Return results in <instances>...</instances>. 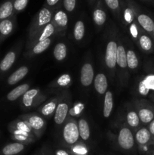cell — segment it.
Segmentation results:
<instances>
[{
	"mask_svg": "<svg viewBox=\"0 0 154 155\" xmlns=\"http://www.w3.org/2000/svg\"><path fill=\"white\" fill-rule=\"evenodd\" d=\"M52 9L43 6L33 18L29 27L27 42H30L36 34L40 33L52 21Z\"/></svg>",
	"mask_w": 154,
	"mask_h": 155,
	"instance_id": "obj_1",
	"label": "cell"
},
{
	"mask_svg": "<svg viewBox=\"0 0 154 155\" xmlns=\"http://www.w3.org/2000/svg\"><path fill=\"white\" fill-rule=\"evenodd\" d=\"M136 92L140 98H145L154 103V68L149 69L140 77L137 83Z\"/></svg>",
	"mask_w": 154,
	"mask_h": 155,
	"instance_id": "obj_2",
	"label": "cell"
},
{
	"mask_svg": "<svg viewBox=\"0 0 154 155\" xmlns=\"http://www.w3.org/2000/svg\"><path fill=\"white\" fill-rule=\"evenodd\" d=\"M140 123L148 125L154 119V103L145 98H138L134 102Z\"/></svg>",
	"mask_w": 154,
	"mask_h": 155,
	"instance_id": "obj_3",
	"label": "cell"
},
{
	"mask_svg": "<svg viewBox=\"0 0 154 155\" xmlns=\"http://www.w3.org/2000/svg\"><path fill=\"white\" fill-rule=\"evenodd\" d=\"M134 139L140 151L143 154H150L154 148V139L147 127H140L134 133Z\"/></svg>",
	"mask_w": 154,
	"mask_h": 155,
	"instance_id": "obj_4",
	"label": "cell"
},
{
	"mask_svg": "<svg viewBox=\"0 0 154 155\" xmlns=\"http://www.w3.org/2000/svg\"><path fill=\"white\" fill-rule=\"evenodd\" d=\"M62 138L68 146H73L79 140V133L78 124L73 118H69L65 122L62 130Z\"/></svg>",
	"mask_w": 154,
	"mask_h": 155,
	"instance_id": "obj_5",
	"label": "cell"
},
{
	"mask_svg": "<svg viewBox=\"0 0 154 155\" xmlns=\"http://www.w3.org/2000/svg\"><path fill=\"white\" fill-rule=\"evenodd\" d=\"M117 144L125 151H131L135 148L134 135L129 127H122L118 132Z\"/></svg>",
	"mask_w": 154,
	"mask_h": 155,
	"instance_id": "obj_6",
	"label": "cell"
},
{
	"mask_svg": "<svg viewBox=\"0 0 154 155\" xmlns=\"http://www.w3.org/2000/svg\"><path fill=\"white\" fill-rule=\"evenodd\" d=\"M21 118L27 123L36 138L40 137L43 134L46 127V122L41 115L34 113L28 114L23 115Z\"/></svg>",
	"mask_w": 154,
	"mask_h": 155,
	"instance_id": "obj_7",
	"label": "cell"
},
{
	"mask_svg": "<svg viewBox=\"0 0 154 155\" xmlns=\"http://www.w3.org/2000/svg\"><path fill=\"white\" fill-rule=\"evenodd\" d=\"M116 67L119 68L120 74L119 75L121 82L123 85H126L128 83V64L126 60V50L124 45L121 43H118L117 55H116Z\"/></svg>",
	"mask_w": 154,
	"mask_h": 155,
	"instance_id": "obj_8",
	"label": "cell"
},
{
	"mask_svg": "<svg viewBox=\"0 0 154 155\" xmlns=\"http://www.w3.org/2000/svg\"><path fill=\"white\" fill-rule=\"evenodd\" d=\"M45 98L46 97L42 93L40 89H30L23 95L21 104L25 108L31 109L42 103Z\"/></svg>",
	"mask_w": 154,
	"mask_h": 155,
	"instance_id": "obj_9",
	"label": "cell"
},
{
	"mask_svg": "<svg viewBox=\"0 0 154 155\" xmlns=\"http://www.w3.org/2000/svg\"><path fill=\"white\" fill-rule=\"evenodd\" d=\"M134 5V14H135V19L137 23L138 24L139 27L142 29L147 34H149L152 39L154 36V21L150 16L146 14L140 12L137 9V5L133 2Z\"/></svg>",
	"mask_w": 154,
	"mask_h": 155,
	"instance_id": "obj_10",
	"label": "cell"
},
{
	"mask_svg": "<svg viewBox=\"0 0 154 155\" xmlns=\"http://www.w3.org/2000/svg\"><path fill=\"white\" fill-rule=\"evenodd\" d=\"M118 42L115 39H112L107 42L105 50L106 67L111 73L114 74L116 68V55H117Z\"/></svg>",
	"mask_w": 154,
	"mask_h": 155,
	"instance_id": "obj_11",
	"label": "cell"
},
{
	"mask_svg": "<svg viewBox=\"0 0 154 155\" xmlns=\"http://www.w3.org/2000/svg\"><path fill=\"white\" fill-rule=\"evenodd\" d=\"M54 33H56L55 27H54L52 22L49 23L40 33L36 34L30 42H27V44H26V48H27V50H29L35 44H36L37 42H42V41L48 39V38L51 37Z\"/></svg>",
	"mask_w": 154,
	"mask_h": 155,
	"instance_id": "obj_12",
	"label": "cell"
},
{
	"mask_svg": "<svg viewBox=\"0 0 154 155\" xmlns=\"http://www.w3.org/2000/svg\"><path fill=\"white\" fill-rule=\"evenodd\" d=\"M51 22L55 27L56 33H63L68 25V16L64 11L59 9L54 13Z\"/></svg>",
	"mask_w": 154,
	"mask_h": 155,
	"instance_id": "obj_13",
	"label": "cell"
},
{
	"mask_svg": "<svg viewBox=\"0 0 154 155\" xmlns=\"http://www.w3.org/2000/svg\"><path fill=\"white\" fill-rule=\"evenodd\" d=\"M69 110V104L65 98L60 100L54 112V120L57 125H62L66 121Z\"/></svg>",
	"mask_w": 154,
	"mask_h": 155,
	"instance_id": "obj_14",
	"label": "cell"
},
{
	"mask_svg": "<svg viewBox=\"0 0 154 155\" xmlns=\"http://www.w3.org/2000/svg\"><path fill=\"white\" fill-rule=\"evenodd\" d=\"M8 130L11 135L12 139L15 140L17 142H20L26 145L32 143L36 140V137L33 133L14 128H8Z\"/></svg>",
	"mask_w": 154,
	"mask_h": 155,
	"instance_id": "obj_15",
	"label": "cell"
},
{
	"mask_svg": "<svg viewBox=\"0 0 154 155\" xmlns=\"http://www.w3.org/2000/svg\"><path fill=\"white\" fill-rule=\"evenodd\" d=\"M95 79L94 68L90 62H85L82 64L80 71V82L82 86L88 87L92 84Z\"/></svg>",
	"mask_w": 154,
	"mask_h": 155,
	"instance_id": "obj_16",
	"label": "cell"
},
{
	"mask_svg": "<svg viewBox=\"0 0 154 155\" xmlns=\"http://www.w3.org/2000/svg\"><path fill=\"white\" fill-rule=\"evenodd\" d=\"M16 24L15 15H12L7 19L0 21V42L10 36L14 31Z\"/></svg>",
	"mask_w": 154,
	"mask_h": 155,
	"instance_id": "obj_17",
	"label": "cell"
},
{
	"mask_svg": "<svg viewBox=\"0 0 154 155\" xmlns=\"http://www.w3.org/2000/svg\"><path fill=\"white\" fill-rule=\"evenodd\" d=\"M137 43L139 47L143 51L146 53H150L154 49V42L151 36L149 34L143 31V30H140L139 36L137 39Z\"/></svg>",
	"mask_w": 154,
	"mask_h": 155,
	"instance_id": "obj_18",
	"label": "cell"
},
{
	"mask_svg": "<svg viewBox=\"0 0 154 155\" xmlns=\"http://www.w3.org/2000/svg\"><path fill=\"white\" fill-rule=\"evenodd\" d=\"M92 17H93L94 23L98 27H102L107 21V13L101 0H99L97 3L96 7L93 11Z\"/></svg>",
	"mask_w": 154,
	"mask_h": 155,
	"instance_id": "obj_19",
	"label": "cell"
},
{
	"mask_svg": "<svg viewBox=\"0 0 154 155\" xmlns=\"http://www.w3.org/2000/svg\"><path fill=\"white\" fill-rule=\"evenodd\" d=\"M94 86L99 95H104L108 89V81L105 74L100 73L94 79Z\"/></svg>",
	"mask_w": 154,
	"mask_h": 155,
	"instance_id": "obj_20",
	"label": "cell"
},
{
	"mask_svg": "<svg viewBox=\"0 0 154 155\" xmlns=\"http://www.w3.org/2000/svg\"><path fill=\"white\" fill-rule=\"evenodd\" d=\"M29 73V68L27 66H21L14 73H12L8 78V84L10 86L17 84L19 81L24 78Z\"/></svg>",
	"mask_w": 154,
	"mask_h": 155,
	"instance_id": "obj_21",
	"label": "cell"
},
{
	"mask_svg": "<svg viewBox=\"0 0 154 155\" xmlns=\"http://www.w3.org/2000/svg\"><path fill=\"white\" fill-rule=\"evenodd\" d=\"M51 42H52V39H51V37H50L42 41V42H37L29 49V51L27 54L28 56H34L44 52L45 50L49 48Z\"/></svg>",
	"mask_w": 154,
	"mask_h": 155,
	"instance_id": "obj_22",
	"label": "cell"
},
{
	"mask_svg": "<svg viewBox=\"0 0 154 155\" xmlns=\"http://www.w3.org/2000/svg\"><path fill=\"white\" fill-rule=\"evenodd\" d=\"M30 86L28 83H24V84L20 85V86H17L14 89H12L11 91H10L8 93L6 98L9 101H16L20 97L23 96L30 89Z\"/></svg>",
	"mask_w": 154,
	"mask_h": 155,
	"instance_id": "obj_23",
	"label": "cell"
},
{
	"mask_svg": "<svg viewBox=\"0 0 154 155\" xmlns=\"http://www.w3.org/2000/svg\"><path fill=\"white\" fill-rule=\"evenodd\" d=\"M25 149V145L20 142H13L9 143L3 147L2 149V155H18Z\"/></svg>",
	"mask_w": 154,
	"mask_h": 155,
	"instance_id": "obj_24",
	"label": "cell"
},
{
	"mask_svg": "<svg viewBox=\"0 0 154 155\" xmlns=\"http://www.w3.org/2000/svg\"><path fill=\"white\" fill-rule=\"evenodd\" d=\"M17 52L14 50L9 51L5 54L2 61L0 62V71L1 72H6L8 71L16 61Z\"/></svg>",
	"mask_w": 154,
	"mask_h": 155,
	"instance_id": "obj_25",
	"label": "cell"
},
{
	"mask_svg": "<svg viewBox=\"0 0 154 155\" xmlns=\"http://www.w3.org/2000/svg\"><path fill=\"white\" fill-rule=\"evenodd\" d=\"M59 101H60L59 98H54L53 99L50 100L49 101H48L46 104H44L43 106H42L39 109V113L44 117H51L55 112Z\"/></svg>",
	"mask_w": 154,
	"mask_h": 155,
	"instance_id": "obj_26",
	"label": "cell"
},
{
	"mask_svg": "<svg viewBox=\"0 0 154 155\" xmlns=\"http://www.w3.org/2000/svg\"><path fill=\"white\" fill-rule=\"evenodd\" d=\"M126 122L128 127L133 130H137V129L140 128V126L141 124L139 118L138 114H137V111H136L135 108H130L129 110L127 111L126 114Z\"/></svg>",
	"mask_w": 154,
	"mask_h": 155,
	"instance_id": "obj_27",
	"label": "cell"
},
{
	"mask_svg": "<svg viewBox=\"0 0 154 155\" xmlns=\"http://www.w3.org/2000/svg\"><path fill=\"white\" fill-rule=\"evenodd\" d=\"M15 0H6L0 5V21L14 15V2Z\"/></svg>",
	"mask_w": 154,
	"mask_h": 155,
	"instance_id": "obj_28",
	"label": "cell"
},
{
	"mask_svg": "<svg viewBox=\"0 0 154 155\" xmlns=\"http://www.w3.org/2000/svg\"><path fill=\"white\" fill-rule=\"evenodd\" d=\"M104 109L103 115L105 118H108L111 114L113 108V95L111 91H107L104 94Z\"/></svg>",
	"mask_w": 154,
	"mask_h": 155,
	"instance_id": "obj_29",
	"label": "cell"
},
{
	"mask_svg": "<svg viewBox=\"0 0 154 155\" xmlns=\"http://www.w3.org/2000/svg\"><path fill=\"white\" fill-rule=\"evenodd\" d=\"M78 129L79 133V137L82 140L85 142L90 139V127H89L88 123L85 119L82 118L78 121Z\"/></svg>",
	"mask_w": 154,
	"mask_h": 155,
	"instance_id": "obj_30",
	"label": "cell"
},
{
	"mask_svg": "<svg viewBox=\"0 0 154 155\" xmlns=\"http://www.w3.org/2000/svg\"><path fill=\"white\" fill-rule=\"evenodd\" d=\"M126 60L128 68L130 71H134L139 67V58L133 49L126 50Z\"/></svg>",
	"mask_w": 154,
	"mask_h": 155,
	"instance_id": "obj_31",
	"label": "cell"
},
{
	"mask_svg": "<svg viewBox=\"0 0 154 155\" xmlns=\"http://www.w3.org/2000/svg\"><path fill=\"white\" fill-rule=\"evenodd\" d=\"M53 54L57 61H62L64 60L67 54V47L66 44L63 42H58L54 46Z\"/></svg>",
	"mask_w": 154,
	"mask_h": 155,
	"instance_id": "obj_32",
	"label": "cell"
},
{
	"mask_svg": "<svg viewBox=\"0 0 154 155\" xmlns=\"http://www.w3.org/2000/svg\"><path fill=\"white\" fill-rule=\"evenodd\" d=\"M85 23L84 21L79 20L75 23L73 28V37L75 41H81L85 36Z\"/></svg>",
	"mask_w": 154,
	"mask_h": 155,
	"instance_id": "obj_33",
	"label": "cell"
},
{
	"mask_svg": "<svg viewBox=\"0 0 154 155\" xmlns=\"http://www.w3.org/2000/svg\"><path fill=\"white\" fill-rule=\"evenodd\" d=\"M106 5L117 18L121 16V4L119 0H104Z\"/></svg>",
	"mask_w": 154,
	"mask_h": 155,
	"instance_id": "obj_34",
	"label": "cell"
},
{
	"mask_svg": "<svg viewBox=\"0 0 154 155\" xmlns=\"http://www.w3.org/2000/svg\"><path fill=\"white\" fill-rule=\"evenodd\" d=\"M71 82H72V79H71V77L69 74H63L60 77H58V79L56 80L55 83L53 84V86H57V87L64 88L70 85Z\"/></svg>",
	"mask_w": 154,
	"mask_h": 155,
	"instance_id": "obj_35",
	"label": "cell"
},
{
	"mask_svg": "<svg viewBox=\"0 0 154 155\" xmlns=\"http://www.w3.org/2000/svg\"><path fill=\"white\" fill-rule=\"evenodd\" d=\"M71 148L70 152L72 155H88V154L87 147L82 144H75Z\"/></svg>",
	"mask_w": 154,
	"mask_h": 155,
	"instance_id": "obj_36",
	"label": "cell"
},
{
	"mask_svg": "<svg viewBox=\"0 0 154 155\" xmlns=\"http://www.w3.org/2000/svg\"><path fill=\"white\" fill-rule=\"evenodd\" d=\"M30 0H15L14 2V15L22 12L28 5Z\"/></svg>",
	"mask_w": 154,
	"mask_h": 155,
	"instance_id": "obj_37",
	"label": "cell"
},
{
	"mask_svg": "<svg viewBox=\"0 0 154 155\" xmlns=\"http://www.w3.org/2000/svg\"><path fill=\"white\" fill-rule=\"evenodd\" d=\"M76 5V0H63V6L67 12H73Z\"/></svg>",
	"mask_w": 154,
	"mask_h": 155,
	"instance_id": "obj_38",
	"label": "cell"
},
{
	"mask_svg": "<svg viewBox=\"0 0 154 155\" xmlns=\"http://www.w3.org/2000/svg\"><path fill=\"white\" fill-rule=\"evenodd\" d=\"M83 109H84V104H81V103H77L75 106L73 107V108H71L70 110H69V114H70L73 115H77L81 114V112L82 111Z\"/></svg>",
	"mask_w": 154,
	"mask_h": 155,
	"instance_id": "obj_39",
	"label": "cell"
},
{
	"mask_svg": "<svg viewBox=\"0 0 154 155\" xmlns=\"http://www.w3.org/2000/svg\"><path fill=\"white\" fill-rule=\"evenodd\" d=\"M60 1H61V0H45V6L51 9L52 8H54V6L57 5L58 3H60Z\"/></svg>",
	"mask_w": 154,
	"mask_h": 155,
	"instance_id": "obj_40",
	"label": "cell"
},
{
	"mask_svg": "<svg viewBox=\"0 0 154 155\" xmlns=\"http://www.w3.org/2000/svg\"><path fill=\"white\" fill-rule=\"evenodd\" d=\"M147 128L149 130V133H150L151 136H152V138L154 139V119L148 124L147 126Z\"/></svg>",
	"mask_w": 154,
	"mask_h": 155,
	"instance_id": "obj_41",
	"label": "cell"
},
{
	"mask_svg": "<svg viewBox=\"0 0 154 155\" xmlns=\"http://www.w3.org/2000/svg\"><path fill=\"white\" fill-rule=\"evenodd\" d=\"M55 155H72L70 151H68L64 149H57L55 151Z\"/></svg>",
	"mask_w": 154,
	"mask_h": 155,
	"instance_id": "obj_42",
	"label": "cell"
},
{
	"mask_svg": "<svg viewBox=\"0 0 154 155\" xmlns=\"http://www.w3.org/2000/svg\"><path fill=\"white\" fill-rule=\"evenodd\" d=\"M149 155H154V148H152V151H151L150 154H149Z\"/></svg>",
	"mask_w": 154,
	"mask_h": 155,
	"instance_id": "obj_43",
	"label": "cell"
},
{
	"mask_svg": "<svg viewBox=\"0 0 154 155\" xmlns=\"http://www.w3.org/2000/svg\"><path fill=\"white\" fill-rule=\"evenodd\" d=\"M88 1H90V2H95V1H96V0H88Z\"/></svg>",
	"mask_w": 154,
	"mask_h": 155,
	"instance_id": "obj_44",
	"label": "cell"
}]
</instances>
